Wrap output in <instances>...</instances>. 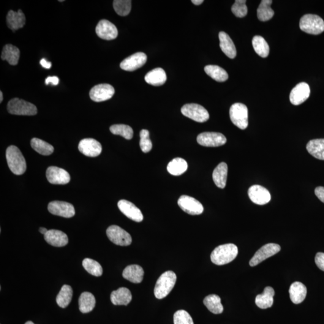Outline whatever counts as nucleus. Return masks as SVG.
Returning <instances> with one entry per match:
<instances>
[{
	"label": "nucleus",
	"instance_id": "1",
	"mask_svg": "<svg viewBox=\"0 0 324 324\" xmlns=\"http://www.w3.org/2000/svg\"><path fill=\"white\" fill-rule=\"evenodd\" d=\"M238 250L237 246L234 244L220 245L215 248L211 254L212 263L217 265L227 264L234 260L237 256Z\"/></svg>",
	"mask_w": 324,
	"mask_h": 324
},
{
	"label": "nucleus",
	"instance_id": "2",
	"mask_svg": "<svg viewBox=\"0 0 324 324\" xmlns=\"http://www.w3.org/2000/svg\"><path fill=\"white\" fill-rule=\"evenodd\" d=\"M6 159L10 171L15 175L20 176L26 172V159L18 147L14 146L8 147L6 150Z\"/></svg>",
	"mask_w": 324,
	"mask_h": 324
},
{
	"label": "nucleus",
	"instance_id": "3",
	"mask_svg": "<svg viewBox=\"0 0 324 324\" xmlns=\"http://www.w3.org/2000/svg\"><path fill=\"white\" fill-rule=\"evenodd\" d=\"M177 276L172 271L163 273L157 280L154 293L157 299L164 298L173 290L176 284Z\"/></svg>",
	"mask_w": 324,
	"mask_h": 324
},
{
	"label": "nucleus",
	"instance_id": "4",
	"mask_svg": "<svg viewBox=\"0 0 324 324\" xmlns=\"http://www.w3.org/2000/svg\"><path fill=\"white\" fill-rule=\"evenodd\" d=\"M299 28L307 34H320L324 31V21L319 16L305 15L299 21Z\"/></svg>",
	"mask_w": 324,
	"mask_h": 324
},
{
	"label": "nucleus",
	"instance_id": "5",
	"mask_svg": "<svg viewBox=\"0 0 324 324\" xmlns=\"http://www.w3.org/2000/svg\"><path fill=\"white\" fill-rule=\"evenodd\" d=\"M7 111L13 115L35 116L37 109L34 105L19 98L10 100L7 104Z\"/></svg>",
	"mask_w": 324,
	"mask_h": 324
},
{
	"label": "nucleus",
	"instance_id": "6",
	"mask_svg": "<svg viewBox=\"0 0 324 324\" xmlns=\"http://www.w3.org/2000/svg\"><path fill=\"white\" fill-rule=\"evenodd\" d=\"M231 121L241 130L246 129L248 126V109L241 103H234L230 110Z\"/></svg>",
	"mask_w": 324,
	"mask_h": 324
},
{
	"label": "nucleus",
	"instance_id": "7",
	"mask_svg": "<svg viewBox=\"0 0 324 324\" xmlns=\"http://www.w3.org/2000/svg\"><path fill=\"white\" fill-rule=\"evenodd\" d=\"M182 115L198 122H204L208 120L209 115L205 108L196 103H189L181 109Z\"/></svg>",
	"mask_w": 324,
	"mask_h": 324
},
{
	"label": "nucleus",
	"instance_id": "8",
	"mask_svg": "<svg viewBox=\"0 0 324 324\" xmlns=\"http://www.w3.org/2000/svg\"><path fill=\"white\" fill-rule=\"evenodd\" d=\"M107 234L110 240L118 246H127L132 243V236L118 226H111L107 229Z\"/></svg>",
	"mask_w": 324,
	"mask_h": 324
},
{
	"label": "nucleus",
	"instance_id": "9",
	"mask_svg": "<svg viewBox=\"0 0 324 324\" xmlns=\"http://www.w3.org/2000/svg\"><path fill=\"white\" fill-rule=\"evenodd\" d=\"M281 247L279 244L269 243L264 245L255 253L253 257L250 261V265L254 266L262 263L266 259L272 257L280 252Z\"/></svg>",
	"mask_w": 324,
	"mask_h": 324
},
{
	"label": "nucleus",
	"instance_id": "10",
	"mask_svg": "<svg viewBox=\"0 0 324 324\" xmlns=\"http://www.w3.org/2000/svg\"><path fill=\"white\" fill-rule=\"evenodd\" d=\"M197 142L204 147H217L224 145L227 138L220 133L203 132L198 136Z\"/></svg>",
	"mask_w": 324,
	"mask_h": 324
},
{
	"label": "nucleus",
	"instance_id": "11",
	"mask_svg": "<svg viewBox=\"0 0 324 324\" xmlns=\"http://www.w3.org/2000/svg\"><path fill=\"white\" fill-rule=\"evenodd\" d=\"M178 205L182 211L193 216L201 214L204 211L202 204L189 196L182 195L178 199Z\"/></svg>",
	"mask_w": 324,
	"mask_h": 324
},
{
	"label": "nucleus",
	"instance_id": "12",
	"mask_svg": "<svg viewBox=\"0 0 324 324\" xmlns=\"http://www.w3.org/2000/svg\"><path fill=\"white\" fill-rule=\"evenodd\" d=\"M115 93L114 87L108 84H101L94 86L89 92L91 99L96 102L110 100Z\"/></svg>",
	"mask_w": 324,
	"mask_h": 324
},
{
	"label": "nucleus",
	"instance_id": "13",
	"mask_svg": "<svg viewBox=\"0 0 324 324\" xmlns=\"http://www.w3.org/2000/svg\"><path fill=\"white\" fill-rule=\"evenodd\" d=\"M48 209L51 214L65 218L72 217L75 214L72 204L62 201H53L49 204Z\"/></svg>",
	"mask_w": 324,
	"mask_h": 324
},
{
	"label": "nucleus",
	"instance_id": "14",
	"mask_svg": "<svg viewBox=\"0 0 324 324\" xmlns=\"http://www.w3.org/2000/svg\"><path fill=\"white\" fill-rule=\"evenodd\" d=\"M79 150L87 157H95L99 156L102 150L101 144L92 138H86L80 141Z\"/></svg>",
	"mask_w": 324,
	"mask_h": 324
},
{
	"label": "nucleus",
	"instance_id": "15",
	"mask_svg": "<svg viewBox=\"0 0 324 324\" xmlns=\"http://www.w3.org/2000/svg\"><path fill=\"white\" fill-rule=\"evenodd\" d=\"M147 56L144 53H137L127 57L120 63L121 69L126 71L132 72L140 69L146 63Z\"/></svg>",
	"mask_w": 324,
	"mask_h": 324
},
{
	"label": "nucleus",
	"instance_id": "16",
	"mask_svg": "<svg viewBox=\"0 0 324 324\" xmlns=\"http://www.w3.org/2000/svg\"><path fill=\"white\" fill-rule=\"evenodd\" d=\"M46 175L48 181L53 184L64 185L69 183L70 181L69 174L60 168L49 167Z\"/></svg>",
	"mask_w": 324,
	"mask_h": 324
},
{
	"label": "nucleus",
	"instance_id": "17",
	"mask_svg": "<svg viewBox=\"0 0 324 324\" xmlns=\"http://www.w3.org/2000/svg\"><path fill=\"white\" fill-rule=\"evenodd\" d=\"M96 32L98 36L106 40L115 39L118 34L116 26L110 21L105 20L99 22L96 26Z\"/></svg>",
	"mask_w": 324,
	"mask_h": 324
},
{
	"label": "nucleus",
	"instance_id": "18",
	"mask_svg": "<svg viewBox=\"0 0 324 324\" xmlns=\"http://www.w3.org/2000/svg\"><path fill=\"white\" fill-rule=\"evenodd\" d=\"M250 200L258 205H265L271 200V195L266 188L260 185H253L248 190Z\"/></svg>",
	"mask_w": 324,
	"mask_h": 324
},
{
	"label": "nucleus",
	"instance_id": "19",
	"mask_svg": "<svg viewBox=\"0 0 324 324\" xmlns=\"http://www.w3.org/2000/svg\"><path fill=\"white\" fill-rule=\"evenodd\" d=\"M118 207L121 213L129 219L137 222L143 221L144 216L142 212L131 202L125 200H120L118 203Z\"/></svg>",
	"mask_w": 324,
	"mask_h": 324
},
{
	"label": "nucleus",
	"instance_id": "20",
	"mask_svg": "<svg viewBox=\"0 0 324 324\" xmlns=\"http://www.w3.org/2000/svg\"><path fill=\"white\" fill-rule=\"evenodd\" d=\"M310 87L306 83H299L291 91L290 96V102L294 105L302 104L310 96Z\"/></svg>",
	"mask_w": 324,
	"mask_h": 324
},
{
	"label": "nucleus",
	"instance_id": "21",
	"mask_svg": "<svg viewBox=\"0 0 324 324\" xmlns=\"http://www.w3.org/2000/svg\"><path fill=\"white\" fill-rule=\"evenodd\" d=\"M45 241L54 247L66 246L69 239L66 234L61 231L56 230H48L44 235Z\"/></svg>",
	"mask_w": 324,
	"mask_h": 324
},
{
	"label": "nucleus",
	"instance_id": "22",
	"mask_svg": "<svg viewBox=\"0 0 324 324\" xmlns=\"http://www.w3.org/2000/svg\"><path fill=\"white\" fill-rule=\"evenodd\" d=\"M6 20L7 27L13 31L23 28L26 21L25 15L21 10H19L18 12L10 10Z\"/></svg>",
	"mask_w": 324,
	"mask_h": 324
},
{
	"label": "nucleus",
	"instance_id": "23",
	"mask_svg": "<svg viewBox=\"0 0 324 324\" xmlns=\"http://www.w3.org/2000/svg\"><path fill=\"white\" fill-rule=\"evenodd\" d=\"M220 47L223 53L229 58L234 59L236 56L235 45L229 35L224 31H220L219 34Z\"/></svg>",
	"mask_w": 324,
	"mask_h": 324
},
{
	"label": "nucleus",
	"instance_id": "24",
	"mask_svg": "<svg viewBox=\"0 0 324 324\" xmlns=\"http://www.w3.org/2000/svg\"><path fill=\"white\" fill-rule=\"evenodd\" d=\"M132 295L129 289L122 287L113 291L111 294L112 303L117 306H127L132 301Z\"/></svg>",
	"mask_w": 324,
	"mask_h": 324
},
{
	"label": "nucleus",
	"instance_id": "25",
	"mask_svg": "<svg viewBox=\"0 0 324 324\" xmlns=\"http://www.w3.org/2000/svg\"><path fill=\"white\" fill-rule=\"evenodd\" d=\"M144 274L143 268L138 265L127 266L122 272V277L133 284H140L143 280Z\"/></svg>",
	"mask_w": 324,
	"mask_h": 324
},
{
	"label": "nucleus",
	"instance_id": "26",
	"mask_svg": "<svg viewBox=\"0 0 324 324\" xmlns=\"http://www.w3.org/2000/svg\"><path fill=\"white\" fill-rule=\"evenodd\" d=\"M290 298L294 304L302 303L306 298L307 288L301 282H295L291 285L290 290Z\"/></svg>",
	"mask_w": 324,
	"mask_h": 324
},
{
	"label": "nucleus",
	"instance_id": "27",
	"mask_svg": "<svg viewBox=\"0 0 324 324\" xmlns=\"http://www.w3.org/2000/svg\"><path fill=\"white\" fill-rule=\"evenodd\" d=\"M167 80V76L162 68H156L147 73L145 81L147 84L154 86L163 85Z\"/></svg>",
	"mask_w": 324,
	"mask_h": 324
},
{
	"label": "nucleus",
	"instance_id": "28",
	"mask_svg": "<svg viewBox=\"0 0 324 324\" xmlns=\"http://www.w3.org/2000/svg\"><path fill=\"white\" fill-rule=\"evenodd\" d=\"M274 290L273 288L267 287L262 294L258 295L255 299V303L261 309H265L273 306Z\"/></svg>",
	"mask_w": 324,
	"mask_h": 324
},
{
	"label": "nucleus",
	"instance_id": "29",
	"mask_svg": "<svg viewBox=\"0 0 324 324\" xmlns=\"http://www.w3.org/2000/svg\"><path fill=\"white\" fill-rule=\"evenodd\" d=\"M228 176V165L225 162L220 163L214 169L213 179L215 184L220 189H224L227 184Z\"/></svg>",
	"mask_w": 324,
	"mask_h": 324
},
{
	"label": "nucleus",
	"instance_id": "30",
	"mask_svg": "<svg viewBox=\"0 0 324 324\" xmlns=\"http://www.w3.org/2000/svg\"><path fill=\"white\" fill-rule=\"evenodd\" d=\"M20 51L17 47L8 44L4 46L1 53L2 60L7 61L10 65H17L20 59Z\"/></svg>",
	"mask_w": 324,
	"mask_h": 324
},
{
	"label": "nucleus",
	"instance_id": "31",
	"mask_svg": "<svg viewBox=\"0 0 324 324\" xmlns=\"http://www.w3.org/2000/svg\"><path fill=\"white\" fill-rule=\"evenodd\" d=\"M96 305V299L90 293L84 292L81 294L79 298V308L83 314L92 311Z\"/></svg>",
	"mask_w": 324,
	"mask_h": 324
},
{
	"label": "nucleus",
	"instance_id": "32",
	"mask_svg": "<svg viewBox=\"0 0 324 324\" xmlns=\"http://www.w3.org/2000/svg\"><path fill=\"white\" fill-rule=\"evenodd\" d=\"M306 149L312 156L324 160V139L310 141L307 144Z\"/></svg>",
	"mask_w": 324,
	"mask_h": 324
},
{
	"label": "nucleus",
	"instance_id": "33",
	"mask_svg": "<svg viewBox=\"0 0 324 324\" xmlns=\"http://www.w3.org/2000/svg\"><path fill=\"white\" fill-rule=\"evenodd\" d=\"M273 2L271 0H263L259 5L257 16L259 20L263 22L268 21L273 17L274 12L271 8Z\"/></svg>",
	"mask_w": 324,
	"mask_h": 324
},
{
	"label": "nucleus",
	"instance_id": "34",
	"mask_svg": "<svg viewBox=\"0 0 324 324\" xmlns=\"http://www.w3.org/2000/svg\"><path fill=\"white\" fill-rule=\"evenodd\" d=\"M204 304L209 311L214 314H220L223 311V305L220 296L215 294L206 296L204 299Z\"/></svg>",
	"mask_w": 324,
	"mask_h": 324
},
{
	"label": "nucleus",
	"instance_id": "35",
	"mask_svg": "<svg viewBox=\"0 0 324 324\" xmlns=\"http://www.w3.org/2000/svg\"><path fill=\"white\" fill-rule=\"evenodd\" d=\"M187 163L182 158H176L169 163L167 170L171 175L178 176L186 172L187 170Z\"/></svg>",
	"mask_w": 324,
	"mask_h": 324
},
{
	"label": "nucleus",
	"instance_id": "36",
	"mask_svg": "<svg viewBox=\"0 0 324 324\" xmlns=\"http://www.w3.org/2000/svg\"><path fill=\"white\" fill-rule=\"evenodd\" d=\"M204 70L212 79L220 83L227 81L229 78L227 71L216 65H208L204 68Z\"/></svg>",
	"mask_w": 324,
	"mask_h": 324
},
{
	"label": "nucleus",
	"instance_id": "37",
	"mask_svg": "<svg viewBox=\"0 0 324 324\" xmlns=\"http://www.w3.org/2000/svg\"><path fill=\"white\" fill-rule=\"evenodd\" d=\"M73 290L70 286L64 285L62 286L58 295L57 296V304L62 308H66L72 301Z\"/></svg>",
	"mask_w": 324,
	"mask_h": 324
},
{
	"label": "nucleus",
	"instance_id": "38",
	"mask_svg": "<svg viewBox=\"0 0 324 324\" xmlns=\"http://www.w3.org/2000/svg\"><path fill=\"white\" fill-rule=\"evenodd\" d=\"M252 45L256 53L263 58H266L269 55V47L267 42L260 36H255L253 38Z\"/></svg>",
	"mask_w": 324,
	"mask_h": 324
},
{
	"label": "nucleus",
	"instance_id": "39",
	"mask_svg": "<svg viewBox=\"0 0 324 324\" xmlns=\"http://www.w3.org/2000/svg\"><path fill=\"white\" fill-rule=\"evenodd\" d=\"M31 146L35 151L43 156H50L54 150L53 146L51 144L36 138L32 139Z\"/></svg>",
	"mask_w": 324,
	"mask_h": 324
},
{
	"label": "nucleus",
	"instance_id": "40",
	"mask_svg": "<svg viewBox=\"0 0 324 324\" xmlns=\"http://www.w3.org/2000/svg\"><path fill=\"white\" fill-rule=\"evenodd\" d=\"M83 265L86 270L92 276L100 277L103 274V268L101 265L96 261L92 260V259H84Z\"/></svg>",
	"mask_w": 324,
	"mask_h": 324
},
{
	"label": "nucleus",
	"instance_id": "41",
	"mask_svg": "<svg viewBox=\"0 0 324 324\" xmlns=\"http://www.w3.org/2000/svg\"><path fill=\"white\" fill-rule=\"evenodd\" d=\"M113 134L120 135L126 140H131L133 137V130L131 127L125 124H115L110 127Z\"/></svg>",
	"mask_w": 324,
	"mask_h": 324
},
{
	"label": "nucleus",
	"instance_id": "42",
	"mask_svg": "<svg viewBox=\"0 0 324 324\" xmlns=\"http://www.w3.org/2000/svg\"><path fill=\"white\" fill-rule=\"evenodd\" d=\"M114 9L117 14L126 16L129 14L132 8V1L130 0H115L113 2Z\"/></svg>",
	"mask_w": 324,
	"mask_h": 324
},
{
	"label": "nucleus",
	"instance_id": "43",
	"mask_svg": "<svg viewBox=\"0 0 324 324\" xmlns=\"http://www.w3.org/2000/svg\"><path fill=\"white\" fill-rule=\"evenodd\" d=\"M246 0H236L231 7L233 14L238 18H243L247 14V7Z\"/></svg>",
	"mask_w": 324,
	"mask_h": 324
},
{
	"label": "nucleus",
	"instance_id": "44",
	"mask_svg": "<svg viewBox=\"0 0 324 324\" xmlns=\"http://www.w3.org/2000/svg\"><path fill=\"white\" fill-rule=\"evenodd\" d=\"M140 145L141 150L143 152H148L151 150L152 148V144L150 139H149V133L148 130L143 129L140 132Z\"/></svg>",
	"mask_w": 324,
	"mask_h": 324
},
{
	"label": "nucleus",
	"instance_id": "45",
	"mask_svg": "<svg viewBox=\"0 0 324 324\" xmlns=\"http://www.w3.org/2000/svg\"><path fill=\"white\" fill-rule=\"evenodd\" d=\"M174 324H194L191 316L186 310H179L174 315Z\"/></svg>",
	"mask_w": 324,
	"mask_h": 324
},
{
	"label": "nucleus",
	"instance_id": "46",
	"mask_svg": "<svg viewBox=\"0 0 324 324\" xmlns=\"http://www.w3.org/2000/svg\"><path fill=\"white\" fill-rule=\"evenodd\" d=\"M315 263L321 270L324 271V253H318L315 257Z\"/></svg>",
	"mask_w": 324,
	"mask_h": 324
},
{
	"label": "nucleus",
	"instance_id": "47",
	"mask_svg": "<svg viewBox=\"0 0 324 324\" xmlns=\"http://www.w3.org/2000/svg\"><path fill=\"white\" fill-rule=\"evenodd\" d=\"M316 196L319 200L324 203V187H318L315 190Z\"/></svg>",
	"mask_w": 324,
	"mask_h": 324
},
{
	"label": "nucleus",
	"instance_id": "48",
	"mask_svg": "<svg viewBox=\"0 0 324 324\" xmlns=\"http://www.w3.org/2000/svg\"><path fill=\"white\" fill-rule=\"evenodd\" d=\"M45 83L46 85H49L50 84H53V86H57L59 83V79L57 76H48L46 79Z\"/></svg>",
	"mask_w": 324,
	"mask_h": 324
},
{
	"label": "nucleus",
	"instance_id": "49",
	"mask_svg": "<svg viewBox=\"0 0 324 324\" xmlns=\"http://www.w3.org/2000/svg\"><path fill=\"white\" fill-rule=\"evenodd\" d=\"M40 63L41 65H42V66L45 68V69H50L52 67L51 62L48 61L45 59H41Z\"/></svg>",
	"mask_w": 324,
	"mask_h": 324
},
{
	"label": "nucleus",
	"instance_id": "50",
	"mask_svg": "<svg viewBox=\"0 0 324 324\" xmlns=\"http://www.w3.org/2000/svg\"><path fill=\"white\" fill-rule=\"evenodd\" d=\"M192 2L195 5H200L204 2L203 0H192Z\"/></svg>",
	"mask_w": 324,
	"mask_h": 324
},
{
	"label": "nucleus",
	"instance_id": "51",
	"mask_svg": "<svg viewBox=\"0 0 324 324\" xmlns=\"http://www.w3.org/2000/svg\"><path fill=\"white\" fill-rule=\"evenodd\" d=\"M39 231L41 234H43V235H45V234L48 232V230H47V229L45 228H40Z\"/></svg>",
	"mask_w": 324,
	"mask_h": 324
},
{
	"label": "nucleus",
	"instance_id": "52",
	"mask_svg": "<svg viewBox=\"0 0 324 324\" xmlns=\"http://www.w3.org/2000/svg\"><path fill=\"white\" fill-rule=\"evenodd\" d=\"M2 100H3V95H2V91H0V102H2Z\"/></svg>",
	"mask_w": 324,
	"mask_h": 324
},
{
	"label": "nucleus",
	"instance_id": "53",
	"mask_svg": "<svg viewBox=\"0 0 324 324\" xmlns=\"http://www.w3.org/2000/svg\"><path fill=\"white\" fill-rule=\"evenodd\" d=\"M25 324H34L31 322V321H28V322H27Z\"/></svg>",
	"mask_w": 324,
	"mask_h": 324
}]
</instances>
